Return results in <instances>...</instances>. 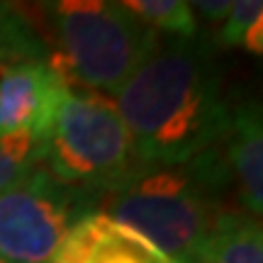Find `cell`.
<instances>
[{
  "label": "cell",
  "mask_w": 263,
  "mask_h": 263,
  "mask_svg": "<svg viewBox=\"0 0 263 263\" xmlns=\"http://www.w3.org/2000/svg\"><path fill=\"white\" fill-rule=\"evenodd\" d=\"M246 47V51H251V54H261L263 51V20H258L254 27L246 32L244 42H241Z\"/></svg>",
  "instance_id": "9a60e30c"
},
{
  "label": "cell",
  "mask_w": 263,
  "mask_h": 263,
  "mask_svg": "<svg viewBox=\"0 0 263 263\" xmlns=\"http://www.w3.org/2000/svg\"><path fill=\"white\" fill-rule=\"evenodd\" d=\"M68 85L49 61L0 64V141L25 166L44 159Z\"/></svg>",
  "instance_id": "8992f818"
},
{
  "label": "cell",
  "mask_w": 263,
  "mask_h": 263,
  "mask_svg": "<svg viewBox=\"0 0 263 263\" xmlns=\"http://www.w3.org/2000/svg\"><path fill=\"white\" fill-rule=\"evenodd\" d=\"M49 263H176L149 239L103 212L83 217Z\"/></svg>",
  "instance_id": "52a82bcc"
},
{
  "label": "cell",
  "mask_w": 263,
  "mask_h": 263,
  "mask_svg": "<svg viewBox=\"0 0 263 263\" xmlns=\"http://www.w3.org/2000/svg\"><path fill=\"white\" fill-rule=\"evenodd\" d=\"M32 168H34V166L20 163V161L3 146V141H0V190L10 188L12 183H17L20 178H25Z\"/></svg>",
  "instance_id": "4fadbf2b"
},
{
  "label": "cell",
  "mask_w": 263,
  "mask_h": 263,
  "mask_svg": "<svg viewBox=\"0 0 263 263\" xmlns=\"http://www.w3.org/2000/svg\"><path fill=\"white\" fill-rule=\"evenodd\" d=\"M222 159L229 183L236 188L241 212L258 217L263 210V129L261 110L256 105L232 112L222 139Z\"/></svg>",
  "instance_id": "ba28073f"
},
{
  "label": "cell",
  "mask_w": 263,
  "mask_h": 263,
  "mask_svg": "<svg viewBox=\"0 0 263 263\" xmlns=\"http://www.w3.org/2000/svg\"><path fill=\"white\" fill-rule=\"evenodd\" d=\"M112 103L139 161L154 166L188 163L217 149L232 117L212 49L200 37L159 39Z\"/></svg>",
  "instance_id": "6da1fadb"
},
{
  "label": "cell",
  "mask_w": 263,
  "mask_h": 263,
  "mask_svg": "<svg viewBox=\"0 0 263 263\" xmlns=\"http://www.w3.org/2000/svg\"><path fill=\"white\" fill-rule=\"evenodd\" d=\"M193 263H263V229L258 217L227 210L197 249Z\"/></svg>",
  "instance_id": "9c48e42d"
},
{
  "label": "cell",
  "mask_w": 263,
  "mask_h": 263,
  "mask_svg": "<svg viewBox=\"0 0 263 263\" xmlns=\"http://www.w3.org/2000/svg\"><path fill=\"white\" fill-rule=\"evenodd\" d=\"M0 263H8V261H5V258H3V256H0Z\"/></svg>",
  "instance_id": "2e32d148"
},
{
  "label": "cell",
  "mask_w": 263,
  "mask_h": 263,
  "mask_svg": "<svg viewBox=\"0 0 263 263\" xmlns=\"http://www.w3.org/2000/svg\"><path fill=\"white\" fill-rule=\"evenodd\" d=\"M122 5L156 34L166 32L176 39L197 37V22L190 3H183V0H129Z\"/></svg>",
  "instance_id": "8fae6325"
},
{
  "label": "cell",
  "mask_w": 263,
  "mask_h": 263,
  "mask_svg": "<svg viewBox=\"0 0 263 263\" xmlns=\"http://www.w3.org/2000/svg\"><path fill=\"white\" fill-rule=\"evenodd\" d=\"M190 8L193 12L205 15L207 20H224L232 8V0H197V3H190Z\"/></svg>",
  "instance_id": "5bb4252c"
},
{
  "label": "cell",
  "mask_w": 263,
  "mask_h": 263,
  "mask_svg": "<svg viewBox=\"0 0 263 263\" xmlns=\"http://www.w3.org/2000/svg\"><path fill=\"white\" fill-rule=\"evenodd\" d=\"M100 195L59 183L42 163L0 190V256L8 263H49Z\"/></svg>",
  "instance_id": "5b68a950"
},
{
  "label": "cell",
  "mask_w": 263,
  "mask_h": 263,
  "mask_svg": "<svg viewBox=\"0 0 263 263\" xmlns=\"http://www.w3.org/2000/svg\"><path fill=\"white\" fill-rule=\"evenodd\" d=\"M42 166L68 188L103 197L141 166L115 103L103 93L68 88L49 132Z\"/></svg>",
  "instance_id": "277c9868"
},
{
  "label": "cell",
  "mask_w": 263,
  "mask_h": 263,
  "mask_svg": "<svg viewBox=\"0 0 263 263\" xmlns=\"http://www.w3.org/2000/svg\"><path fill=\"white\" fill-rule=\"evenodd\" d=\"M258 20H263V3L261 0H234L227 12L222 29L217 34V42L222 47H236L241 44L246 32L254 27Z\"/></svg>",
  "instance_id": "7c38bea8"
},
{
  "label": "cell",
  "mask_w": 263,
  "mask_h": 263,
  "mask_svg": "<svg viewBox=\"0 0 263 263\" xmlns=\"http://www.w3.org/2000/svg\"><path fill=\"white\" fill-rule=\"evenodd\" d=\"M47 39L15 3H0V64L49 61Z\"/></svg>",
  "instance_id": "30bf717a"
},
{
  "label": "cell",
  "mask_w": 263,
  "mask_h": 263,
  "mask_svg": "<svg viewBox=\"0 0 263 263\" xmlns=\"http://www.w3.org/2000/svg\"><path fill=\"white\" fill-rule=\"evenodd\" d=\"M44 12L54 39L49 64L68 88L115 95L161 39L122 3L59 0Z\"/></svg>",
  "instance_id": "3957f363"
},
{
  "label": "cell",
  "mask_w": 263,
  "mask_h": 263,
  "mask_svg": "<svg viewBox=\"0 0 263 263\" xmlns=\"http://www.w3.org/2000/svg\"><path fill=\"white\" fill-rule=\"evenodd\" d=\"M229 183L222 144L178 166L141 163L122 185L100 197L98 212L149 239L176 263H193L217 219Z\"/></svg>",
  "instance_id": "7a4b0ae2"
}]
</instances>
